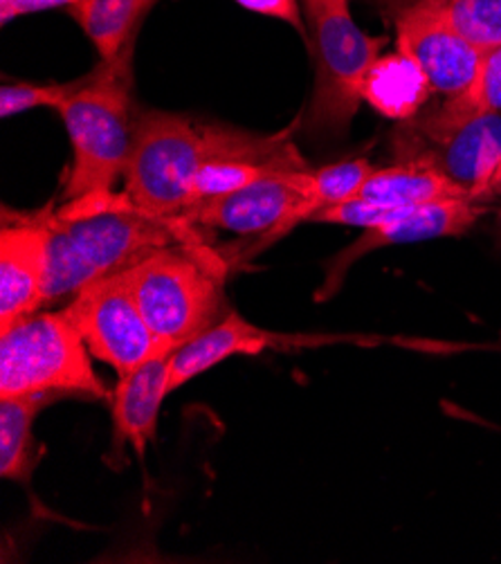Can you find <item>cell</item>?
Listing matches in <instances>:
<instances>
[{"label": "cell", "mask_w": 501, "mask_h": 564, "mask_svg": "<svg viewBox=\"0 0 501 564\" xmlns=\"http://www.w3.org/2000/svg\"><path fill=\"white\" fill-rule=\"evenodd\" d=\"M432 93L425 73L401 50L380 54L364 82V101L380 116L399 122L414 120Z\"/></svg>", "instance_id": "2e32d148"}, {"label": "cell", "mask_w": 501, "mask_h": 564, "mask_svg": "<svg viewBox=\"0 0 501 564\" xmlns=\"http://www.w3.org/2000/svg\"><path fill=\"white\" fill-rule=\"evenodd\" d=\"M77 3H81V0H0V21L8 25L10 21H17L28 14H39L59 8L70 10Z\"/></svg>", "instance_id": "484cf974"}, {"label": "cell", "mask_w": 501, "mask_h": 564, "mask_svg": "<svg viewBox=\"0 0 501 564\" xmlns=\"http://www.w3.org/2000/svg\"><path fill=\"white\" fill-rule=\"evenodd\" d=\"M407 207H384L375 203H367L360 198L333 205L326 209H319L308 223H330V225H351V228H362L369 230L373 225H380L389 218L399 216Z\"/></svg>", "instance_id": "cb8c5ba5"}, {"label": "cell", "mask_w": 501, "mask_h": 564, "mask_svg": "<svg viewBox=\"0 0 501 564\" xmlns=\"http://www.w3.org/2000/svg\"><path fill=\"white\" fill-rule=\"evenodd\" d=\"M486 212L481 203L459 198V200H443L421 207H407L399 216L389 218L373 228L364 230L358 241H353L349 248L333 257L326 270L324 284L317 289L315 300H328L336 295L342 286L345 276L349 270L360 261L362 257L394 246H407L418 241H432L443 237H461L466 235L477 218Z\"/></svg>", "instance_id": "8fae6325"}, {"label": "cell", "mask_w": 501, "mask_h": 564, "mask_svg": "<svg viewBox=\"0 0 501 564\" xmlns=\"http://www.w3.org/2000/svg\"><path fill=\"white\" fill-rule=\"evenodd\" d=\"M59 397H19L0 399V475L3 479L28 484L34 475L39 449L34 441V421Z\"/></svg>", "instance_id": "ac0fdd59"}, {"label": "cell", "mask_w": 501, "mask_h": 564, "mask_svg": "<svg viewBox=\"0 0 501 564\" xmlns=\"http://www.w3.org/2000/svg\"><path fill=\"white\" fill-rule=\"evenodd\" d=\"M84 337L62 311H36L0 330V399L59 397L108 401Z\"/></svg>", "instance_id": "5b68a950"}, {"label": "cell", "mask_w": 501, "mask_h": 564, "mask_svg": "<svg viewBox=\"0 0 501 564\" xmlns=\"http://www.w3.org/2000/svg\"><path fill=\"white\" fill-rule=\"evenodd\" d=\"M373 169L375 166L364 158L336 162L322 169H308L306 187H308V198L313 203L315 214L319 209L353 200L360 194L367 178L373 174Z\"/></svg>", "instance_id": "ffe728a7"}, {"label": "cell", "mask_w": 501, "mask_h": 564, "mask_svg": "<svg viewBox=\"0 0 501 564\" xmlns=\"http://www.w3.org/2000/svg\"><path fill=\"white\" fill-rule=\"evenodd\" d=\"M172 356L174 351H160L140 367L118 376L120 380L110 399L116 455H122L127 445L144 455L146 445L153 441L162 403L172 393Z\"/></svg>", "instance_id": "4fadbf2b"}, {"label": "cell", "mask_w": 501, "mask_h": 564, "mask_svg": "<svg viewBox=\"0 0 501 564\" xmlns=\"http://www.w3.org/2000/svg\"><path fill=\"white\" fill-rule=\"evenodd\" d=\"M453 28L479 52L501 45V0H440Z\"/></svg>", "instance_id": "44dd1931"}, {"label": "cell", "mask_w": 501, "mask_h": 564, "mask_svg": "<svg viewBox=\"0 0 501 564\" xmlns=\"http://www.w3.org/2000/svg\"><path fill=\"white\" fill-rule=\"evenodd\" d=\"M304 12L317 66L304 129L315 138H340L358 116L367 75L386 39L353 21L349 0H304Z\"/></svg>", "instance_id": "8992f818"}, {"label": "cell", "mask_w": 501, "mask_h": 564, "mask_svg": "<svg viewBox=\"0 0 501 564\" xmlns=\"http://www.w3.org/2000/svg\"><path fill=\"white\" fill-rule=\"evenodd\" d=\"M45 228V306L127 272L166 246L203 241L187 220L149 214L127 192L113 189L66 200L57 209L47 205Z\"/></svg>", "instance_id": "6da1fadb"}, {"label": "cell", "mask_w": 501, "mask_h": 564, "mask_svg": "<svg viewBox=\"0 0 501 564\" xmlns=\"http://www.w3.org/2000/svg\"><path fill=\"white\" fill-rule=\"evenodd\" d=\"M356 198L384 207H421L459 198L472 200L427 160H403L392 166L373 169Z\"/></svg>", "instance_id": "9a60e30c"}, {"label": "cell", "mask_w": 501, "mask_h": 564, "mask_svg": "<svg viewBox=\"0 0 501 564\" xmlns=\"http://www.w3.org/2000/svg\"><path fill=\"white\" fill-rule=\"evenodd\" d=\"M47 207L41 212H3L0 230V330L45 308Z\"/></svg>", "instance_id": "7c38bea8"}, {"label": "cell", "mask_w": 501, "mask_h": 564, "mask_svg": "<svg viewBox=\"0 0 501 564\" xmlns=\"http://www.w3.org/2000/svg\"><path fill=\"white\" fill-rule=\"evenodd\" d=\"M157 0H81L68 12L99 52L110 62L140 34L144 17Z\"/></svg>", "instance_id": "e0dca14e"}, {"label": "cell", "mask_w": 501, "mask_h": 564, "mask_svg": "<svg viewBox=\"0 0 501 564\" xmlns=\"http://www.w3.org/2000/svg\"><path fill=\"white\" fill-rule=\"evenodd\" d=\"M291 343L286 335H274L239 313L228 311L214 326L196 335L172 356V380L170 391L174 393L196 376L220 365L235 356H257L265 349H282Z\"/></svg>", "instance_id": "5bb4252c"}, {"label": "cell", "mask_w": 501, "mask_h": 564, "mask_svg": "<svg viewBox=\"0 0 501 564\" xmlns=\"http://www.w3.org/2000/svg\"><path fill=\"white\" fill-rule=\"evenodd\" d=\"M394 28L396 50L425 73L434 93L457 97L470 88L481 52L453 28L440 0H414L401 8Z\"/></svg>", "instance_id": "30bf717a"}, {"label": "cell", "mask_w": 501, "mask_h": 564, "mask_svg": "<svg viewBox=\"0 0 501 564\" xmlns=\"http://www.w3.org/2000/svg\"><path fill=\"white\" fill-rule=\"evenodd\" d=\"M284 166L268 162L263 158L254 155H216L209 158L194 178L192 194H189V207L228 196L232 192H239L274 172H282ZM187 207V209H189ZM185 209V212H187Z\"/></svg>", "instance_id": "d6986e66"}, {"label": "cell", "mask_w": 501, "mask_h": 564, "mask_svg": "<svg viewBox=\"0 0 501 564\" xmlns=\"http://www.w3.org/2000/svg\"><path fill=\"white\" fill-rule=\"evenodd\" d=\"M401 129L403 160H427L472 200L501 196V112H481L457 97L416 116Z\"/></svg>", "instance_id": "52a82bcc"}, {"label": "cell", "mask_w": 501, "mask_h": 564, "mask_svg": "<svg viewBox=\"0 0 501 564\" xmlns=\"http://www.w3.org/2000/svg\"><path fill=\"white\" fill-rule=\"evenodd\" d=\"M92 358L113 367L118 376L140 367L166 349L151 330L127 272L95 281L79 291L64 308Z\"/></svg>", "instance_id": "9c48e42d"}, {"label": "cell", "mask_w": 501, "mask_h": 564, "mask_svg": "<svg viewBox=\"0 0 501 564\" xmlns=\"http://www.w3.org/2000/svg\"><path fill=\"white\" fill-rule=\"evenodd\" d=\"M77 82L70 84H34V82H12L0 88V116L6 120L21 116L32 108H62Z\"/></svg>", "instance_id": "7402d4cb"}, {"label": "cell", "mask_w": 501, "mask_h": 564, "mask_svg": "<svg viewBox=\"0 0 501 564\" xmlns=\"http://www.w3.org/2000/svg\"><path fill=\"white\" fill-rule=\"evenodd\" d=\"M457 99L481 112H501V45L481 52V62L470 88Z\"/></svg>", "instance_id": "603a6c76"}, {"label": "cell", "mask_w": 501, "mask_h": 564, "mask_svg": "<svg viewBox=\"0 0 501 564\" xmlns=\"http://www.w3.org/2000/svg\"><path fill=\"white\" fill-rule=\"evenodd\" d=\"M216 155H254L286 169L306 166L284 138L200 124L178 112L142 110L135 112L124 192L149 214L183 218L198 169Z\"/></svg>", "instance_id": "7a4b0ae2"}, {"label": "cell", "mask_w": 501, "mask_h": 564, "mask_svg": "<svg viewBox=\"0 0 501 564\" xmlns=\"http://www.w3.org/2000/svg\"><path fill=\"white\" fill-rule=\"evenodd\" d=\"M135 41L110 62H101L59 108L73 164L64 183V200L110 192L124 178L133 147V54Z\"/></svg>", "instance_id": "3957f363"}, {"label": "cell", "mask_w": 501, "mask_h": 564, "mask_svg": "<svg viewBox=\"0 0 501 564\" xmlns=\"http://www.w3.org/2000/svg\"><path fill=\"white\" fill-rule=\"evenodd\" d=\"M235 3L243 10L284 21L293 25L299 34H306V19L302 17V8L297 0H235Z\"/></svg>", "instance_id": "d4e9b609"}, {"label": "cell", "mask_w": 501, "mask_h": 564, "mask_svg": "<svg viewBox=\"0 0 501 564\" xmlns=\"http://www.w3.org/2000/svg\"><path fill=\"white\" fill-rule=\"evenodd\" d=\"M230 263L205 241L166 246L127 270L151 330L166 349H181L226 315Z\"/></svg>", "instance_id": "277c9868"}, {"label": "cell", "mask_w": 501, "mask_h": 564, "mask_svg": "<svg viewBox=\"0 0 501 564\" xmlns=\"http://www.w3.org/2000/svg\"><path fill=\"white\" fill-rule=\"evenodd\" d=\"M306 169H282L239 192L189 207L183 214L194 228H214L259 239L257 250L286 237L315 214L306 187Z\"/></svg>", "instance_id": "ba28073f"}]
</instances>
